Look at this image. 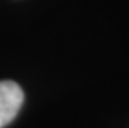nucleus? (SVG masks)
Segmentation results:
<instances>
[{
    "label": "nucleus",
    "mask_w": 129,
    "mask_h": 128,
    "mask_svg": "<svg viewBox=\"0 0 129 128\" xmlns=\"http://www.w3.org/2000/svg\"><path fill=\"white\" fill-rule=\"evenodd\" d=\"M23 103L22 88L12 80L0 82V128L7 126L17 117Z\"/></svg>",
    "instance_id": "nucleus-1"
}]
</instances>
